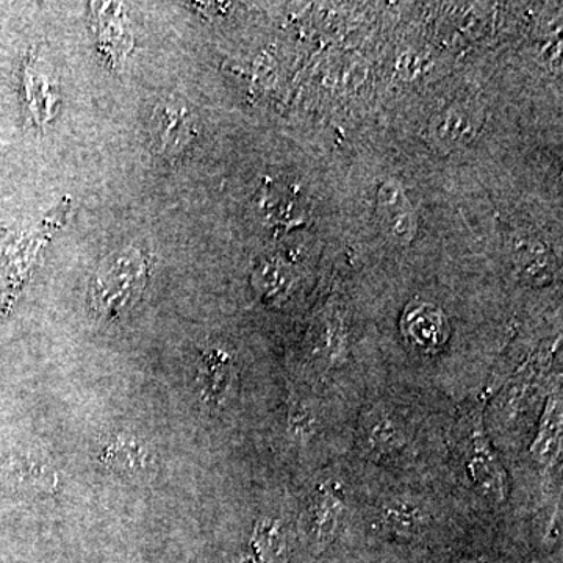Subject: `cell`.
I'll return each instance as SVG.
<instances>
[{
  "mask_svg": "<svg viewBox=\"0 0 563 563\" xmlns=\"http://www.w3.org/2000/svg\"><path fill=\"white\" fill-rule=\"evenodd\" d=\"M147 265L143 252L129 247L110 255L90 284L91 312L102 321H114L139 301L146 285Z\"/></svg>",
  "mask_w": 563,
  "mask_h": 563,
  "instance_id": "obj_1",
  "label": "cell"
},
{
  "mask_svg": "<svg viewBox=\"0 0 563 563\" xmlns=\"http://www.w3.org/2000/svg\"><path fill=\"white\" fill-rule=\"evenodd\" d=\"M485 402L487 398L484 396L468 413L465 473L474 490L484 499L492 504H503L509 498V477L488 439L485 428Z\"/></svg>",
  "mask_w": 563,
  "mask_h": 563,
  "instance_id": "obj_2",
  "label": "cell"
},
{
  "mask_svg": "<svg viewBox=\"0 0 563 563\" xmlns=\"http://www.w3.org/2000/svg\"><path fill=\"white\" fill-rule=\"evenodd\" d=\"M358 442L368 457L388 461L409 446V429L401 415L387 404H373L358 418Z\"/></svg>",
  "mask_w": 563,
  "mask_h": 563,
  "instance_id": "obj_3",
  "label": "cell"
},
{
  "mask_svg": "<svg viewBox=\"0 0 563 563\" xmlns=\"http://www.w3.org/2000/svg\"><path fill=\"white\" fill-rule=\"evenodd\" d=\"M344 512L346 498L342 485L333 481L318 485L307 510L309 532L317 554L328 550L335 540Z\"/></svg>",
  "mask_w": 563,
  "mask_h": 563,
  "instance_id": "obj_4",
  "label": "cell"
},
{
  "mask_svg": "<svg viewBox=\"0 0 563 563\" xmlns=\"http://www.w3.org/2000/svg\"><path fill=\"white\" fill-rule=\"evenodd\" d=\"M563 440V402L561 385L554 387L548 395L543 412L540 415L536 437H533L529 453L537 466L544 474L553 472L562 461Z\"/></svg>",
  "mask_w": 563,
  "mask_h": 563,
  "instance_id": "obj_5",
  "label": "cell"
},
{
  "mask_svg": "<svg viewBox=\"0 0 563 563\" xmlns=\"http://www.w3.org/2000/svg\"><path fill=\"white\" fill-rule=\"evenodd\" d=\"M377 520L384 531L391 536L412 540L428 531L432 515L420 499L409 495H395L380 504Z\"/></svg>",
  "mask_w": 563,
  "mask_h": 563,
  "instance_id": "obj_6",
  "label": "cell"
},
{
  "mask_svg": "<svg viewBox=\"0 0 563 563\" xmlns=\"http://www.w3.org/2000/svg\"><path fill=\"white\" fill-rule=\"evenodd\" d=\"M377 206L388 239L398 244L412 242L417 235V217L398 181L387 180L380 185Z\"/></svg>",
  "mask_w": 563,
  "mask_h": 563,
  "instance_id": "obj_7",
  "label": "cell"
},
{
  "mask_svg": "<svg viewBox=\"0 0 563 563\" xmlns=\"http://www.w3.org/2000/svg\"><path fill=\"white\" fill-rule=\"evenodd\" d=\"M152 136L161 154L168 158L179 157L192 139L190 113L179 103H163L152 117Z\"/></svg>",
  "mask_w": 563,
  "mask_h": 563,
  "instance_id": "obj_8",
  "label": "cell"
},
{
  "mask_svg": "<svg viewBox=\"0 0 563 563\" xmlns=\"http://www.w3.org/2000/svg\"><path fill=\"white\" fill-rule=\"evenodd\" d=\"M402 329L406 339L422 351L439 350L448 339L446 318L431 303L410 306L404 314Z\"/></svg>",
  "mask_w": 563,
  "mask_h": 563,
  "instance_id": "obj_9",
  "label": "cell"
},
{
  "mask_svg": "<svg viewBox=\"0 0 563 563\" xmlns=\"http://www.w3.org/2000/svg\"><path fill=\"white\" fill-rule=\"evenodd\" d=\"M254 561L258 563H285L288 559V536L284 523L276 518H262L255 525L251 540Z\"/></svg>",
  "mask_w": 563,
  "mask_h": 563,
  "instance_id": "obj_10",
  "label": "cell"
},
{
  "mask_svg": "<svg viewBox=\"0 0 563 563\" xmlns=\"http://www.w3.org/2000/svg\"><path fill=\"white\" fill-rule=\"evenodd\" d=\"M518 274L529 285H548L554 279V262L543 244L521 243L517 250Z\"/></svg>",
  "mask_w": 563,
  "mask_h": 563,
  "instance_id": "obj_11",
  "label": "cell"
},
{
  "mask_svg": "<svg viewBox=\"0 0 563 563\" xmlns=\"http://www.w3.org/2000/svg\"><path fill=\"white\" fill-rule=\"evenodd\" d=\"M233 358L229 352L210 350L202 355L203 390L211 401L220 402L232 383Z\"/></svg>",
  "mask_w": 563,
  "mask_h": 563,
  "instance_id": "obj_12",
  "label": "cell"
},
{
  "mask_svg": "<svg viewBox=\"0 0 563 563\" xmlns=\"http://www.w3.org/2000/svg\"><path fill=\"white\" fill-rule=\"evenodd\" d=\"M439 120L437 135L446 143H465L477 131L476 114L466 107H451Z\"/></svg>",
  "mask_w": 563,
  "mask_h": 563,
  "instance_id": "obj_13",
  "label": "cell"
},
{
  "mask_svg": "<svg viewBox=\"0 0 563 563\" xmlns=\"http://www.w3.org/2000/svg\"><path fill=\"white\" fill-rule=\"evenodd\" d=\"M537 376H539L537 361L526 362L523 368L518 369L509 388L504 393L501 404L503 407H507L504 412L518 413L523 410L525 404L536 393Z\"/></svg>",
  "mask_w": 563,
  "mask_h": 563,
  "instance_id": "obj_14",
  "label": "cell"
},
{
  "mask_svg": "<svg viewBox=\"0 0 563 563\" xmlns=\"http://www.w3.org/2000/svg\"><path fill=\"white\" fill-rule=\"evenodd\" d=\"M107 462L113 463L120 470H143L144 459H147L140 443L118 437L109 444L106 453Z\"/></svg>",
  "mask_w": 563,
  "mask_h": 563,
  "instance_id": "obj_15",
  "label": "cell"
},
{
  "mask_svg": "<svg viewBox=\"0 0 563 563\" xmlns=\"http://www.w3.org/2000/svg\"><path fill=\"white\" fill-rule=\"evenodd\" d=\"M318 429V418L312 407L306 402H295L288 413V431L292 439L307 442Z\"/></svg>",
  "mask_w": 563,
  "mask_h": 563,
  "instance_id": "obj_16",
  "label": "cell"
},
{
  "mask_svg": "<svg viewBox=\"0 0 563 563\" xmlns=\"http://www.w3.org/2000/svg\"><path fill=\"white\" fill-rule=\"evenodd\" d=\"M466 563H492V562H466Z\"/></svg>",
  "mask_w": 563,
  "mask_h": 563,
  "instance_id": "obj_17",
  "label": "cell"
}]
</instances>
